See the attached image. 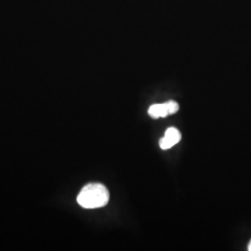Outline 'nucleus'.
<instances>
[{"label": "nucleus", "mask_w": 251, "mask_h": 251, "mask_svg": "<svg viewBox=\"0 0 251 251\" xmlns=\"http://www.w3.org/2000/svg\"><path fill=\"white\" fill-rule=\"evenodd\" d=\"M109 198V192L103 184L89 183L81 189L77 203L84 208H99L107 205Z\"/></svg>", "instance_id": "nucleus-1"}, {"label": "nucleus", "mask_w": 251, "mask_h": 251, "mask_svg": "<svg viewBox=\"0 0 251 251\" xmlns=\"http://www.w3.org/2000/svg\"><path fill=\"white\" fill-rule=\"evenodd\" d=\"M180 139H181V135L176 127H169L165 132V136L159 141L160 148L163 150L171 149L172 146L179 143Z\"/></svg>", "instance_id": "nucleus-2"}, {"label": "nucleus", "mask_w": 251, "mask_h": 251, "mask_svg": "<svg viewBox=\"0 0 251 251\" xmlns=\"http://www.w3.org/2000/svg\"><path fill=\"white\" fill-rule=\"evenodd\" d=\"M148 114L152 118L166 117L170 115L166 102L165 103H158V104H152L148 109Z\"/></svg>", "instance_id": "nucleus-3"}, {"label": "nucleus", "mask_w": 251, "mask_h": 251, "mask_svg": "<svg viewBox=\"0 0 251 251\" xmlns=\"http://www.w3.org/2000/svg\"><path fill=\"white\" fill-rule=\"evenodd\" d=\"M248 251H251V240L250 244H249V248H248Z\"/></svg>", "instance_id": "nucleus-5"}, {"label": "nucleus", "mask_w": 251, "mask_h": 251, "mask_svg": "<svg viewBox=\"0 0 251 251\" xmlns=\"http://www.w3.org/2000/svg\"><path fill=\"white\" fill-rule=\"evenodd\" d=\"M166 104H167L170 115H173L179 111V105L178 104V102L175 100H169L166 102Z\"/></svg>", "instance_id": "nucleus-4"}]
</instances>
